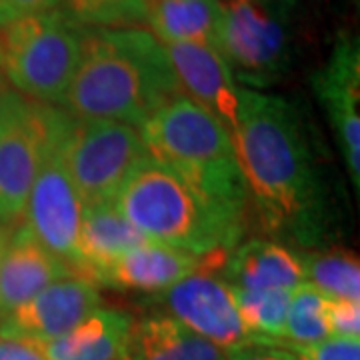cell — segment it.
I'll return each instance as SVG.
<instances>
[{
  "label": "cell",
  "mask_w": 360,
  "mask_h": 360,
  "mask_svg": "<svg viewBox=\"0 0 360 360\" xmlns=\"http://www.w3.org/2000/svg\"><path fill=\"white\" fill-rule=\"evenodd\" d=\"M232 144L264 231L304 248L321 245L333 210L300 112L283 96L240 89Z\"/></svg>",
  "instance_id": "cell-1"
},
{
  "label": "cell",
  "mask_w": 360,
  "mask_h": 360,
  "mask_svg": "<svg viewBox=\"0 0 360 360\" xmlns=\"http://www.w3.org/2000/svg\"><path fill=\"white\" fill-rule=\"evenodd\" d=\"M180 94L167 51L150 30L84 28L77 70L60 106L77 118H103L139 129Z\"/></svg>",
  "instance_id": "cell-2"
},
{
  "label": "cell",
  "mask_w": 360,
  "mask_h": 360,
  "mask_svg": "<svg viewBox=\"0 0 360 360\" xmlns=\"http://www.w3.org/2000/svg\"><path fill=\"white\" fill-rule=\"evenodd\" d=\"M115 206L148 240L205 257L232 250L246 220L198 193L172 168L146 156L132 168Z\"/></svg>",
  "instance_id": "cell-3"
},
{
  "label": "cell",
  "mask_w": 360,
  "mask_h": 360,
  "mask_svg": "<svg viewBox=\"0 0 360 360\" xmlns=\"http://www.w3.org/2000/svg\"><path fill=\"white\" fill-rule=\"evenodd\" d=\"M139 132L150 158L172 168L198 193L246 220L245 176L231 134L214 116L180 94L148 116Z\"/></svg>",
  "instance_id": "cell-4"
},
{
  "label": "cell",
  "mask_w": 360,
  "mask_h": 360,
  "mask_svg": "<svg viewBox=\"0 0 360 360\" xmlns=\"http://www.w3.org/2000/svg\"><path fill=\"white\" fill-rule=\"evenodd\" d=\"M84 26L65 11L0 25V70L26 98L60 106L82 49Z\"/></svg>",
  "instance_id": "cell-5"
},
{
  "label": "cell",
  "mask_w": 360,
  "mask_h": 360,
  "mask_svg": "<svg viewBox=\"0 0 360 360\" xmlns=\"http://www.w3.org/2000/svg\"><path fill=\"white\" fill-rule=\"evenodd\" d=\"M70 122L63 106L11 92L0 110V226L13 229L22 220L40 167Z\"/></svg>",
  "instance_id": "cell-6"
},
{
  "label": "cell",
  "mask_w": 360,
  "mask_h": 360,
  "mask_svg": "<svg viewBox=\"0 0 360 360\" xmlns=\"http://www.w3.org/2000/svg\"><path fill=\"white\" fill-rule=\"evenodd\" d=\"M217 49L250 86H270L292 63V0H219Z\"/></svg>",
  "instance_id": "cell-7"
},
{
  "label": "cell",
  "mask_w": 360,
  "mask_h": 360,
  "mask_svg": "<svg viewBox=\"0 0 360 360\" xmlns=\"http://www.w3.org/2000/svg\"><path fill=\"white\" fill-rule=\"evenodd\" d=\"M139 129L103 120L77 118L60 142V158L84 208L110 205L132 168L146 158Z\"/></svg>",
  "instance_id": "cell-8"
},
{
  "label": "cell",
  "mask_w": 360,
  "mask_h": 360,
  "mask_svg": "<svg viewBox=\"0 0 360 360\" xmlns=\"http://www.w3.org/2000/svg\"><path fill=\"white\" fill-rule=\"evenodd\" d=\"M229 250L205 255L202 266L191 276L158 292L153 304L188 326L224 352L258 342L238 314L232 286L219 274Z\"/></svg>",
  "instance_id": "cell-9"
},
{
  "label": "cell",
  "mask_w": 360,
  "mask_h": 360,
  "mask_svg": "<svg viewBox=\"0 0 360 360\" xmlns=\"http://www.w3.org/2000/svg\"><path fill=\"white\" fill-rule=\"evenodd\" d=\"M63 139L44 158L28 194L22 219L26 220V229L40 245L46 246L75 270L84 205L60 158Z\"/></svg>",
  "instance_id": "cell-10"
},
{
  "label": "cell",
  "mask_w": 360,
  "mask_h": 360,
  "mask_svg": "<svg viewBox=\"0 0 360 360\" xmlns=\"http://www.w3.org/2000/svg\"><path fill=\"white\" fill-rule=\"evenodd\" d=\"M314 92L347 165L354 191L360 188V54L359 42L338 39L328 63L312 78Z\"/></svg>",
  "instance_id": "cell-11"
},
{
  "label": "cell",
  "mask_w": 360,
  "mask_h": 360,
  "mask_svg": "<svg viewBox=\"0 0 360 360\" xmlns=\"http://www.w3.org/2000/svg\"><path fill=\"white\" fill-rule=\"evenodd\" d=\"M101 309L98 286L82 276H66L0 319V336L46 342L65 336Z\"/></svg>",
  "instance_id": "cell-12"
},
{
  "label": "cell",
  "mask_w": 360,
  "mask_h": 360,
  "mask_svg": "<svg viewBox=\"0 0 360 360\" xmlns=\"http://www.w3.org/2000/svg\"><path fill=\"white\" fill-rule=\"evenodd\" d=\"M170 66L176 75L180 90L186 98L214 116L229 134L236 132L240 112V86L234 72L217 46L179 42L162 44Z\"/></svg>",
  "instance_id": "cell-13"
},
{
  "label": "cell",
  "mask_w": 360,
  "mask_h": 360,
  "mask_svg": "<svg viewBox=\"0 0 360 360\" xmlns=\"http://www.w3.org/2000/svg\"><path fill=\"white\" fill-rule=\"evenodd\" d=\"M66 276H75L68 262L40 245L25 224L14 229L0 258V319Z\"/></svg>",
  "instance_id": "cell-14"
},
{
  "label": "cell",
  "mask_w": 360,
  "mask_h": 360,
  "mask_svg": "<svg viewBox=\"0 0 360 360\" xmlns=\"http://www.w3.org/2000/svg\"><path fill=\"white\" fill-rule=\"evenodd\" d=\"M202 258L174 246L148 240L104 270L96 286L158 295L202 266Z\"/></svg>",
  "instance_id": "cell-15"
},
{
  "label": "cell",
  "mask_w": 360,
  "mask_h": 360,
  "mask_svg": "<svg viewBox=\"0 0 360 360\" xmlns=\"http://www.w3.org/2000/svg\"><path fill=\"white\" fill-rule=\"evenodd\" d=\"M220 274L234 288L288 290L304 283L300 255L274 240L252 238L229 250Z\"/></svg>",
  "instance_id": "cell-16"
},
{
  "label": "cell",
  "mask_w": 360,
  "mask_h": 360,
  "mask_svg": "<svg viewBox=\"0 0 360 360\" xmlns=\"http://www.w3.org/2000/svg\"><path fill=\"white\" fill-rule=\"evenodd\" d=\"M144 243L148 238L118 212L115 202L84 208L75 272L96 284L115 260Z\"/></svg>",
  "instance_id": "cell-17"
},
{
  "label": "cell",
  "mask_w": 360,
  "mask_h": 360,
  "mask_svg": "<svg viewBox=\"0 0 360 360\" xmlns=\"http://www.w3.org/2000/svg\"><path fill=\"white\" fill-rule=\"evenodd\" d=\"M132 321L124 310L96 309L70 333L37 347L49 360H127Z\"/></svg>",
  "instance_id": "cell-18"
},
{
  "label": "cell",
  "mask_w": 360,
  "mask_h": 360,
  "mask_svg": "<svg viewBox=\"0 0 360 360\" xmlns=\"http://www.w3.org/2000/svg\"><path fill=\"white\" fill-rule=\"evenodd\" d=\"M127 360H229L226 352L168 314L132 321Z\"/></svg>",
  "instance_id": "cell-19"
},
{
  "label": "cell",
  "mask_w": 360,
  "mask_h": 360,
  "mask_svg": "<svg viewBox=\"0 0 360 360\" xmlns=\"http://www.w3.org/2000/svg\"><path fill=\"white\" fill-rule=\"evenodd\" d=\"M219 16V0H144L142 22L162 44L217 46Z\"/></svg>",
  "instance_id": "cell-20"
},
{
  "label": "cell",
  "mask_w": 360,
  "mask_h": 360,
  "mask_svg": "<svg viewBox=\"0 0 360 360\" xmlns=\"http://www.w3.org/2000/svg\"><path fill=\"white\" fill-rule=\"evenodd\" d=\"M304 266V283L328 298L360 300L359 257L347 248L333 246L309 255H300Z\"/></svg>",
  "instance_id": "cell-21"
},
{
  "label": "cell",
  "mask_w": 360,
  "mask_h": 360,
  "mask_svg": "<svg viewBox=\"0 0 360 360\" xmlns=\"http://www.w3.org/2000/svg\"><path fill=\"white\" fill-rule=\"evenodd\" d=\"M238 314L258 342L284 345V322L292 292L288 290H245L234 288Z\"/></svg>",
  "instance_id": "cell-22"
},
{
  "label": "cell",
  "mask_w": 360,
  "mask_h": 360,
  "mask_svg": "<svg viewBox=\"0 0 360 360\" xmlns=\"http://www.w3.org/2000/svg\"><path fill=\"white\" fill-rule=\"evenodd\" d=\"M326 307L328 296L322 295L312 284L302 283L296 286L284 322V345H312L328 338L330 330Z\"/></svg>",
  "instance_id": "cell-23"
},
{
  "label": "cell",
  "mask_w": 360,
  "mask_h": 360,
  "mask_svg": "<svg viewBox=\"0 0 360 360\" xmlns=\"http://www.w3.org/2000/svg\"><path fill=\"white\" fill-rule=\"evenodd\" d=\"M60 11L84 28H116L142 22L144 0H63Z\"/></svg>",
  "instance_id": "cell-24"
},
{
  "label": "cell",
  "mask_w": 360,
  "mask_h": 360,
  "mask_svg": "<svg viewBox=\"0 0 360 360\" xmlns=\"http://www.w3.org/2000/svg\"><path fill=\"white\" fill-rule=\"evenodd\" d=\"M300 360H360V338L328 336L312 345H284Z\"/></svg>",
  "instance_id": "cell-25"
},
{
  "label": "cell",
  "mask_w": 360,
  "mask_h": 360,
  "mask_svg": "<svg viewBox=\"0 0 360 360\" xmlns=\"http://www.w3.org/2000/svg\"><path fill=\"white\" fill-rule=\"evenodd\" d=\"M326 321H328L330 336L360 338V302L328 298Z\"/></svg>",
  "instance_id": "cell-26"
},
{
  "label": "cell",
  "mask_w": 360,
  "mask_h": 360,
  "mask_svg": "<svg viewBox=\"0 0 360 360\" xmlns=\"http://www.w3.org/2000/svg\"><path fill=\"white\" fill-rule=\"evenodd\" d=\"M60 6L63 0H0V25L28 14L58 11Z\"/></svg>",
  "instance_id": "cell-27"
},
{
  "label": "cell",
  "mask_w": 360,
  "mask_h": 360,
  "mask_svg": "<svg viewBox=\"0 0 360 360\" xmlns=\"http://www.w3.org/2000/svg\"><path fill=\"white\" fill-rule=\"evenodd\" d=\"M229 360H300L290 348L283 345H266V342H252L246 347L234 348L226 352Z\"/></svg>",
  "instance_id": "cell-28"
},
{
  "label": "cell",
  "mask_w": 360,
  "mask_h": 360,
  "mask_svg": "<svg viewBox=\"0 0 360 360\" xmlns=\"http://www.w3.org/2000/svg\"><path fill=\"white\" fill-rule=\"evenodd\" d=\"M0 360H49L32 342L0 336Z\"/></svg>",
  "instance_id": "cell-29"
},
{
  "label": "cell",
  "mask_w": 360,
  "mask_h": 360,
  "mask_svg": "<svg viewBox=\"0 0 360 360\" xmlns=\"http://www.w3.org/2000/svg\"><path fill=\"white\" fill-rule=\"evenodd\" d=\"M13 86H11V82L6 80V77L2 75V70H0V110H2V106L6 103V98L11 96V92H13Z\"/></svg>",
  "instance_id": "cell-30"
},
{
  "label": "cell",
  "mask_w": 360,
  "mask_h": 360,
  "mask_svg": "<svg viewBox=\"0 0 360 360\" xmlns=\"http://www.w3.org/2000/svg\"><path fill=\"white\" fill-rule=\"evenodd\" d=\"M13 231H14V229H6V226H0V258H2V252H4V248H6V243H8V238H11Z\"/></svg>",
  "instance_id": "cell-31"
}]
</instances>
